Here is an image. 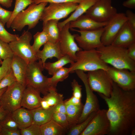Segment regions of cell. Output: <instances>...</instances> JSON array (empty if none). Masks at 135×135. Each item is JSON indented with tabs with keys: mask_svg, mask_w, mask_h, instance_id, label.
Returning <instances> with one entry per match:
<instances>
[{
	"mask_svg": "<svg viewBox=\"0 0 135 135\" xmlns=\"http://www.w3.org/2000/svg\"><path fill=\"white\" fill-rule=\"evenodd\" d=\"M107 105L110 135L135 134V90H124L113 82L110 96L98 93Z\"/></svg>",
	"mask_w": 135,
	"mask_h": 135,
	"instance_id": "cell-1",
	"label": "cell"
},
{
	"mask_svg": "<svg viewBox=\"0 0 135 135\" xmlns=\"http://www.w3.org/2000/svg\"><path fill=\"white\" fill-rule=\"evenodd\" d=\"M105 63L120 69L135 71V61L128 56L127 48L112 44L103 46L96 49Z\"/></svg>",
	"mask_w": 135,
	"mask_h": 135,
	"instance_id": "cell-2",
	"label": "cell"
},
{
	"mask_svg": "<svg viewBox=\"0 0 135 135\" xmlns=\"http://www.w3.org/2000/svg\"><path fill=\"white\" fill-rule=\"evenodd\" d=\"M76 61L70 64V73L79 70L84 72L102 69L107 70L109 66L101 58L96 49L82 50L76 53Z\"/></svg>",
	"mask_w": 135,
	"mask_h": 135,
	"instance_id": "cell-3",
	"label": "cell"
},
{
	"mask_svg": "<svg viewBox=\"0 0 135 135\" xmlns=\"http://www.w3.org/2000/svg\"><path fill=\"white\" fill-rule=\"evenodd\" d=\"M48 3L43 2L38 4L33 3L27 9L19 13L13 19L10 27L14 30L21 31L26 26L28 30L35 27L41 18L45 7Z\"/></svg>",
	"mask_w": 135,
	"mask_h": 135,
	"instance_id": "cell-4",
	"label": "cell"
},
{
	"mask_svg": "<svg viewBox=\"0 0 135 135\" xmlns=\"http://www.w3.org/2000/svg\"><path fill=\"white\" fill-rule=\"evenodd\" d=\"M42 61H36L28 64L26 79V87L30 86L39 91L44 96L52 88L48 81V78L44 75V69Z\"/></svg>",
	"mask_w": 135,
	"mask_h": 135,
	"instance_id": "cell-5",
	"label": "cell"
},
{
	"mask_svg": "<svg viewBox=\"0 0 135 135\" xmlns=\"http://www.w3.org/2000/svg\"><path fill=\"white\" fill-rule=\"evenodd\" d=\"M87 76L88 84L93 92L110 96L113 82L106 70L100 69L88 72Z\"/></svg>",
	"mask_w": 135,
	"mask_h": 135,
	"instance_id": "cell-6",
	"label": "cell"
},
{
	"mask_svg": "<svg viewBox=\"0 0 135 135\" xmlns=\"http://www.w3.org/2000/svg\"><path fill=\"white\" fill-rule=\"evenodd\" d=\"M32 38L30 32L24 30L18 40L9 43L14 54L22 59L28 64L38 60L30 44Z\"/></svg>",
	"mask_w": 135,
	"mask_h": 135,
	"instance_id": "cell-7",
	"label": "cell"
},
{
	"mask_svg": "<svg viewBox=\"0 0 135 135\" xmlns=\"http://www.w3.org/2000/svg\"><path fill=\"white\" fill-rule=\"evenodd\" d=\"M26 87L18 81L8 87L1 97V106L2 108L12 112L21 107L22 98Z\"/></svg>",
	"mask_w": 135,
	"mask_h": 135,
	"instance_id": "cell-8",
	"label": "cell"
},
{
	"mask_svg": "<svg viewBox=\"0 0 135 135\" xmlns=\"http://www.w3.org/2000/svg\"><path fill=\"white\" fill-rule=\"evenodd\" d=\"M80 34H74L75 39L78 46L84 50L96 49L104 46L101 40L104 27L90 30H82L70 29Z\"/></svg>",
	"mask_w": 135,
	"mask_h": 135,
	"instance_id": "cell-9",
	"label": "cell"
},
{
	"mask_svg": "<svg viewBox=\"0 0 135 135\" xmlns=\"http://www.w3.org/2000/svg\"><path fill=\"white\" fill-rule=\"evenodd\" d=\"M78 78L83 82L86 93V100L84 105L82 111L78 120V124L85 120L90 114L94 112H97L100 109V105L98 98L94 93L88 84L87 74L80 70H78L74 72Z\"/></svg>",
	"mask_w": 135,
	"mask_h": 135,
	"instance_id": "cell-10",
	"label": "cell"
},
{
	"mask_svg": "<svg viewBox=\"0 0 135 135\" xmlns=\"http://www.w3.org/2000/svg\"><path fill=\"white\" fill-rule=\"evenodd\" d=\"M117 13L116 9L112 5V0H98L85 14L97 22H108Z\"/></svg>",
	"mask_w": 135,
	"mask_h": 135,
	"instance_id": "cell-11",
	"label": "cell"
},
{
	"mask_svg": "<svg viewBox=\"0 0 135 135\" xmlns=\"http://www.w3.org/2000/svg\"><path fill=\"white\" fill-rule=\"evenodd\" d=\"M78 4L74 2L50 3L44 8L40 20L43 22L50 20H59L73 12Z\"/></svg>",
	"mask_w": 135,
	"mask_h": 135,
	"instance_id": "cell-12",
	"label": "cell"
},
{
	"mask_svg": "<svg viewBox=\"0 0 135 135\" xmlns=\"http://www.w3.org/2000/svg\"><path fill=\"white\" fill-rule=\"evenodd\" d=\"M107 111V110H99L80 135H108L110 126Z\"/></svg>",
	"mask_w": 135,
	"mask_h": 135,
	"instance_id": "cell-13",
	"label": "cell"
},
{
	"mask_svg": "<svg viewBox=\"0 0 135 135\" xmlns=\"http://www.w3.org/2000/svg\"><path fill=\"white\" fill-rule=\"evenodd\" d=\"M113 82L126 91L135 90V71L109 66L106 70Z\"/></svg>",
	"mask_w": 135,
	"mask_h": 135,
	"instance_id": "cell-14",
	"label": "cell"
},
{
	"mask_svg": "<svg viewBox=\"0 0 135 135\" xmlns=\"http://www.w3.org/2000/svg\"><path fill=\"white\" fill-rule=\"evenodd\" d=\"M70 23L66 24L61 30L59 43L62 55L68 56L75 62L76 53L82 50L76 42L74 34H72L69 31Z\"/></svg>",
	"mask_w": 135,
	"mask_h": 135,
	"instance_id": "cell-15",
	"label": "cell"
},
{
	"mask_svg": "<svg viewBox=\"0 0 135 135\" xmlns=\"http://www.w3.org/2000/svg\"><path fill=\"white\" fill-rule=\"evenodd\" d=\"M127 21L125 13H117L104 27L101 37L104 46L111 44L124 24Z\"/></svg>",
	"mask_w": 135,
	"mask_h": 135,
	"instance_id": "cell-16",
	"label": "cell"
},
{
	"mask_svg": "<svg viewBox=\"0 0 135 135\" xmlns=\"http://www.w3.org/2000/svg\"><path fill=\"white\" fill-rule=\"evenodd\" d=\"M134 43L135 31L127 21L122 26L111 44L127 48Z\"/></svg>",
	"mask_w": 135,
	"mask_h": 135,
	"instance_id": "cell-17",
	"label": "cell"
},
{
	"mask_svg": "<svg viewBox=\"0 0 135 135\" xmlns=\"http://www.w3.org/2000/svg\"><path fill=\"white\" fill-rule=\"evenodd\" d=\"M40 92L34 88L26 86L24 91L21 106L30 110L40 107Z\"/></svg>",
	"mask_w": 135,
	"mask_h": 135,
	"instance_id": "cell-18",
	"label": "cell"
},
{
	"mask_svg": "<svg viewBox=\"0 0 135 135\" xmlns=\"http://www.w3.org/2000/svg\"><path fill=\"white\" fill-rule=\"evenodd\" d=\"M108 22H98L85 14H83L70 22V28H77L82 30H92L104 27Z\"/></svg>",
	"mask_w": 135,
	"mask_h": 135,
	"instance_id": "cell-19",
	"label": "cell"
},
{
	"mask_svg": "<svg viewBox=\"0 0 135 135\" xmlns=\"http://www.w3.org/2000/svg\"><path fill=\"white\" fill-rule=\"evenodd\" d=\"M44 45L42 50H39L36 54L38 60L42 61L43 66L48 59L55 57L58 60L64 56L60 50L59 42L54 44L48 41Z\"/></svg>",
	"mask_w": 135,
	"mask_h": 135,
	"instance_id": "cell-20",
	"label": "cell"
},
{
	"mask_svg": "<svg viewBox=\"0 0 135 135\" xmlns=\"http://www.w3.org/2000/svg\"><path fill=\"white\" fill-rule=\"evenodd\" d=\"M28 64L24 60L15 54L12 59V68L17 81L26 87V79Z\"/></svg>",
	"mask_w": 135,
	"mask_h": 135,
	"instance_id": "cell-21",
	"label": "cell"
},
{
	"mask_svg": "<svg viewBox=\"0 0 135 135\" xmlns=\"http://www.w3.org/2000/svg\"><path fill=\"white\" fill-rule=\"evenodd\" d=\"M30 110L32 117V124L40 126L52 119L55 112L54 106L48 109L40 107Z\"/></svg>",
	"mask_w": 135,
	"mask_h": 135,
	"instance_id": "cell-22",
	"label": "cell"
},
{
	"mask_svg": "<svg viewBox=\"0 0 135 135\" xmlns=\"http://www.w3.org/2000/svg\"><path fill=\"white\" fill-rule=\"evenodd\" d=\"M14 120L20 130L27 128L32 124V117L30 110L21 107L12 112Z\"/></svg>",
	"mask_w": 135,
	"mask_h": 135,
	"instance_id": "cell-23",
	"label": "cell"
},
{
	"mask_svg": "<svg viewBox=\"0 0 135 135\" xmlns=\"http://www.w3.org/2000/svg\"><path fill=\"white\" fill-rule=\"evenodd\" d=\"M98 0H82L68 18L64 21L58 23V26L60 31L66 24L76 20L85 13L88 9Z\"/></svg>",
	"mask_w": 135,
	"mask_h": 135,
	"instance_id": "cell-24",
	"label": "cell"
},
{
	"mask_svg": "<svg viewBox=\"0 0 135 135\" xmlns=\"http://www.w3.org/2000/svg\"><path fill=\"white\" fill-rule=\"evenodd\" d=\"M58 20H50L43 22L42 30L46 32L48 41L54 44L59 42L60 31L58 26Z\"/></svg>",
	"mask_w": 135,
	"mask_h": 135,
	"instance_id": "cell-25",
	"label": "cell"
},
{
	"mask_svg": "<svg viewBox=\"0 0 135 135\" xmlns=\"http://www.w3.org/2000/svg\"><path fill=\"white\" fill-rule=\"evenodd\" d=\"M42 135H62L68 130L52 119L40 126Z\"/></svg>",
	"mask_w": 135,
	"mask_h": 135,
	"instance_id": "cell-26",
	"label": "cell"
},
{
	"mask_svg": "<svg viewBox=\"0 0 135 135\" xmlns=\"http://www.w3.org/2000/svg\"><path fill=\"white\" fill-rule=\"evenodd\" d=\"M66 105V114L70 128L71 126L77 124L82 114L84 105L82 104L80 105L72 104Z\"/></svg>",
	"mask_w": 135,
	"mask_h": 135,
	"instance_id": "cell-27",
	"label": "cell"
},
{
	"mask_svg": "<svg viewBox=\"0 0 135 135\" xmlns=\"http://www.w3.org/2000/svg\"><path fill=\"white\" fill-rule=\"evenodd\" d=\"M74 62L69 56L64 55L55 62H45L44 68L48 71L49 74L52 76L65 65L69 63L71 64Z\"/></svg>",
	"mask_w": 135,
	"mask_h": 135,
	"instance_id": "cell-28",
	"label": "cell"
},
{
	"mask_svg": "<svg viewBox=\"0 0 135 135\" xmlns=\"http://www.w3.org/2000/svg\"><path fill=\"white\" fill-rule=\"evenodd\" d=\"M64 98L63 95L58 93L56 88H52L48 94L42 98L41 100L50 108L64 100Z\"/></svg>",
	"mask_w": 135,
	"mask_h": 135,
	"instance_id": "cell-29",
	"label": "cell"
},
{
	"mask_svg": "<svg viewBox=\"0 0 135 135\" xmlns=\"http://www.w3.org/2000/svg\"><path fill=\"white\" fill-rule=\"evenodd\" d=\"M70 69L63 67L55 72L50 78H48V81L51 87L56 88L57 84L59 82H62L67 78L70 73Z\"/></svg>",
	"mask_w": 135,
	"mask_h": 135,
	"instance_id": "cell-30",
	"label": "cell"
},
{
	"mask_svg": "<svg viewBox=\"0 0 135 135\" xmlns=\"http://www.w3.org/2000/svg\"><path fill=\"white\" fill-rule=\"evenodd\" d=\"M97 112H94L91 113L88 118L83 122L71 126L68 130L66 134H67L80 135L86 128Z\"/></svg>",
	"mask_w": 135,
	"mask_h": 135,
	"instance_id": "cell-31",
	"label": "cell"
},
{
	"mask_svg": "<svg viewBox=\"0 0 135 135\" xmlns=\"http://www.w3.org/2000/svg\"><path fill=\"white\" fill-rule=\"evenodd\" d=\"M33 3H34V0H16L14 7L12 16L6 24L7 27L8 28H10L11 23L16 15L24 10L28 6Z\"/></svg>",
	"mask_w": 135,
	"mask_h": 135,
	"instance_id": "cell-32",
	"label": "cell"
},
{
	"mask_svg": "<svg viewBox=\"0 0 135 135\" xmlns=\"http://www.w3.org/2000/svg\"><path fill=\"white\" fill-rule=\"evenodd\" d=\"M34 42L32 48L36 53L40 50V47L48 41V36L44 30L38 32L34 36Z\"/></svg>",
	"mask_w": 135,
	"mask_h": 135,
	"instance_id": "cell-33",
	"label": "cell"
},
{
	"mask_svg": "<svg viewBox=\"0 0 135 135\" xmlns=\"http://www.w3.org/2000/svg\"><path fill=\"white\" fill-rule=\"evenodd\" d=\"M12 112H9L0 122L2 128L16 130L18 129V125L12 116Z\"/></svg>",
	"mask_w": 135,
	"mask_h": 135,
	"instance_id": "cell-34",
	"label": "cell"
},
{
	"mask_svg": "<svg viewBox=\"0 0 135 135\" xmlns=\"http://www.w3.org/2000/svg\"><path fill=\"white\" fill-rule=\"evenodd\" d=\"M0 20V40L9 43L18 40L19 38L18 34H11L8 32Z\"/></svg>",
	"mask_w": 135,
	"mask_h": 135,
	"instance_id": "cell-35",
	"label": "cell"
},
{
	"mask_svg": "<svg viewBox=\"0 0 135 135\" xmlns=\"http://www.w3.org/2000/svg\"><path fill=\"white\" fill-rule=\"evenodd\" d=\"M14 55L9 43L0 40V58L2 60L12 59Z\"/></svg>",
	"mask_w": 135,
	"mask_h": 135,
	"instance_id": "cell-36",
	"label": "cell"
},
{
	"mask_svg": "<svg viewBox=\"0 0 135 135\" xmlns=\"http://www.w3.org/2000/svg\"><path fill=\"white\" fill-rule=\"evenodd\" d=\"M52 119L66 129L68 130L70 126L66 114L55 112L53 114Z\"/></svg>",
	"mask_w": 135,
	"mask_h": 135,
	"instance_id": "cell-37",
	"label": "cell"
},
{
	"mask_svg": "<svg viewBox=\"0 0 135 135\" xmlns=\"http://www.w3.org/2000/svg\"><path fill=\"white\" fill-rule=\"evenodd\" d=\"M17 81L12 69L0 82V89L10 86Z\"/></svg>",
	"mask_w": 135,
	"mask_h": 135,
	"instance_id": "cell-38",
	"label": "cell"
},
{
	"mask_svg": "<svg viewBox=\"0 0 135 135\" xmlns=\"http://www.w3.org/2000/svg\"><path fill=\"white\" fill-rule=\"evenodd\" d=\"M20 132L21 135H42L40 126L33 124L20 130Z\"/></svg>",
	"mask_w": 135,
	"mask_h": 135,
	"instance_id": "cell-39",
	"label": "cell"
},
{
	"mask_svg": "<svg viewBox=\"0 0 135 135\" xmlns=\"http://www.w3.org/2000/svg\"><path fill=\"white\" fill-rule=\"evenodd\" d=\"M12 59L8 58L2 61L0 66V82L12 70Z\"/></svg>",
	"mask_w": 135,
	"mask_h": 135,
	"instance_id": "cell-40",
	"label": "cell"
},
{
	"mask_svg": "<svg viewBox=\"0 0 135 135\" xmlns=\"http://www.w3.org/2000/svg\"><path fill=\"white\" fill-rule=\"evenodd\" d=\"M73 91V96L78 98H81L82 97V86L78 84L75 79H74L71 84Z\"/></svg>",
	"mask_w": 135,
	"mask_h": 135,
	"instance_id": "cell-41",
	"label": "cell"
},
{
	"mask_svg": "<svg viewBox=\"0 0 135 135\" xmlns=\"http://www.w3.org/2000/svg\"><path fill=\"white\" fill-rule=\"evenodd\" d=\"M12 13V11L6 10L0 6V20L4 26L10 19Z\"/></svg>",
	"mask_w": 135,
	"mask_h": 135,
	"instance_id": "cell-42",
	"label": "cell"
},
{
	"mask_svg": "<svg viewBox=\"0 0 135 135\" xmlns=\"http://www.w3.org/2000/svg\"><path fill=\"white\" fill-rule=\"evenodd\" d=\"M127 22L132 29L135 31V14L131 10H127L125 13Z\"/></svg>",
	"mask_w": 135,
	"mask_h": 135,
	"instance_id": "cell-43",
	"label": "cell"
},
{
	"mask_svg": "<svg viewBox=\"0 0 135 135\" xmlns=\"http://www.w3.org/2000/svg\"><path fill=\"white\" fill-rule=\"evenodd\" d=\"M82 0H34V3L38 4L43 2L50 3H60L66 2H74L79 4Z\"/></svg>",
	"mask_w": 135,
	"mask_h": 135,
	"instance_id": "cell-44",
	"label": "cell"
},
{
	"mask_svg": "<svg viewBox=\"0 0 135 135\" xmlns=\"http://www.w3.org/2000/svg\"><path fill=\"white\" fill-rule=\"evenodd\" d=\"M0 135H21L20 129L13 130L2 128L0 132Z\"/></svg>",
	"mask_w": 135,
	"mask_h": 135,
	"instance_id": "cell-45",
	"label": "cell"
},
{
	"mask_svg": "<svg viewBox=\"0 0 135 135\" xmlns=\"http://www.w3.org/2000/svg\"><path fill=\"white\" fill-rule=\"evenodd\" d=\"M64 101L66 105L72 104L75 105H80L82 104L81 102V98H77L73 96Z\"/></svg>",
	"mask_w": 135,
	"mask_h": 135,
	"instance_id": "cell-46",
	"label": "cell"
},
{
	"mask_svg": "<svg viewBox=\"0 0 135 135\" xmlns=\"http://www.w3.org/2000/svg\"><path fill=\"white\" fill-rule=\"evenodd\" d=\"M127 53L128 56L132 60L135 61V43L127 48Z\"/></svg>",
	"mask_w": 135,
	"mask_h": 135,
	"instance_id": "cell-47",
	"label": "cell"
},
{
	"mask_svg": "<svg viewBox=\"0 0 135 135\" xmlns=\"http://www.w3.org/2000/svg\"><path fill=\"white\" fill-rule=\"evenodd\" d=\"M55 112H59L66 114V106L63 100L54 106Z\"/></svg>",
	"mask_w": 135,
	"mask_h": 135,
	"instance_id": "cell-48",
	"label": "cell"
},
{
	"mask_svg": "<svg viewBox=\"0 0 135 135\" xmlns=\"http://www.w3.org/2000/svg\"><path fill=\"white\" fill-rule=\"evenodd\" d=\"M122 5L128 8L134 9L135 8V0H126L123 2Z\"/></svg>",
	"mask_w": 135,
	"mask_h": 135,
	"instance_id": "cell-49",
	"label": "cell"
},
{
	"mask_svg": "<svg viewBox=\"0 0 135 135\" xmlns=\"http://www.w3.org/2000/svg\"><path fill=\"white\" fill-rule=\"evenodd\" d=\"M12 0H0V4L6 8L11 7Z\"/></svg>",
	"mask_w": 135,
	"mask_h": 135,
	"instance_id": "cell-50",
	"label": "cell"
},
{
	"mask_svg": "<svg viewBox=\"0 0 135 135\" xmlns=\"http://www.w3.org/2000/svg\"><path fill=\"white\" fill-rule=\"evenodd\" d=\"M9 112L5 110L2 108L0 110V122ZM1 128L0 126V132Z\"/></svg>",
	"mask_w": 135,
	"mask_h": 135,
	"instance_id": "cell-51",
	"label": "cell"
},
{
	"mask_svg": "<svg viewBox=\"0 0 135 135\" xmlns=\"http://www.w3.org/2000/svg\"><path fill=\"white\" fill-rule=\"evenodd\" d=\"M7 87H6L0 89V106L1 105V98L2 96L3 93L6 90Z\"/></svg>",
	"mask_w": 135,
	"mask_h": 135,
	"instance_id": "cell-52",
	"label": "cell"
},
{
	"mask_svg": "<svg viewBox=\"0 0 135 135\" xmlns=\"http://www.w3.org/2000/svg\"><path fill=\"white\" fill-rule=\"evenodd\" d=\"M2 62V59L0 58V66Z\"/></svg>",
	"mask_w": 135,
	"mask_h": 135,
	"instance_id": "cell-53",
	"label": "cell"
}]
</instances>
